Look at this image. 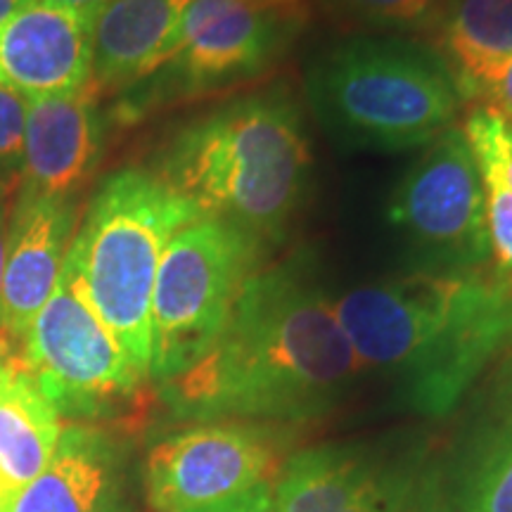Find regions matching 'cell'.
Listing matches in <instances>:
<instances>
[{"label": "cell", "mask_w": 512, "mask_h": 512, "mask_svg": "<svg viewBox=\"0 0 512 512\" xmlns=\"http://www.w3.org/2000/svg\"><path fill=\"white\" fill-rule=\"evenodd\" d=\"M477 389L458 512H512V349Z\"/></svg>", "instance_id": "e0dca14e"}, {"label": "cell", "mask_w": 512, "mask_h": 512, "mask_svg": "<svg viewBox=\"0 0 512 512\" xmlns=\"http://www.w3.org/2000/svg\"><path fill=\"white\" fill-rule=\"evenodd\" d=\"M29 98L0 86V176H19L24 155V133H27Z\"/></svg>", "instance_id": "7402d4cb"}, {"label": "cell", "mask_w": 512, "mask_h": 512, "mask_svg": "<svg viewBox=\"0 0 512 512\" xmlns=\"http://www.w3.org/2000/svg\"><path fill=\"white\" fill-rule=\"evenodd\" d=\"M418 475L347 446H316L285 463L273 484L278 512H401Z\"/></svg>", "instance_id": "5bb4252c"}, {"label": "cell", "mask_w": 512, "mask_h": 512, "mask_svg": "<svg viewBox=\"0 0 512 512\" xmlns=\"http://www.w3.org/2000/svg\"><path fill=\"white\" fill-rule=\"evenodd\" d=\"M465 102L494 110L512 121V55L460 83Z\"/></svg>", "instance_id": "603a6c76"}, {"label": "cell", "mask_w": 512, "mask_h": 512, "mask_svg": "<svg viewBox=\"0 0 512 512\" xmlns=\"http://www.w3.org/2000/svg\"><path fill=\"white\" fill-rule=\"evenodd\" d=\"M31 0H0V24L8 22V19L15 15L24 8V5H29Z\"/></svg>", "instance_id": "f1b7e54d"}, {"label": "cell", "mask_w": 512, "mask_h": 512, "mask_svg": "<svg viewBox=\"0 0 512 512\" xmlns=\"http://www.w3.org/2000/svg\"><path fill=\"white\" fill-rule=\"evenodd\" d=\"M358 363L394 382L408 408L451 413L512 349V278L496 268L418 271L332 299Z\"/></svg>", "instance_id": "7a4b0ae2"}, {"label": "cell", "mask_w": 512, "mask_h": 512, "mask_svg": "<svg viewBox=\"0 0 512 512\" xmlns=\"http://www.w3.org/2000/svg\"><path fill=\"white\" fill-rule=\"evenodd\" d=\"M316 264L302 249L242 287L209 354L162 384L178 418L306 422L347 399L361 363Z\"/></svg>", "instance_id": "6da1fadb"}, {"label": "cell", "mask_w": 512, "mask_h": 512, "mask_svg": "<svg viewBox=\"0 0 512 512\" xmlns=\"http://www.w3.org/2000/svg\"><path fill=\"white\" fill-rule=\"evenodd\" d=\"M221 512H278L273 498V484H259L256 489L238 498V501L228 505V508H223Z\"/></svg>", "instance_id": "d4e9b609"}, {"label": "cell", "mask_w": 512, "mask_h": 512, "mask_svg": "<svg viewBox=\"0 0 512 512\" xmlns=\"http://www.w3.org/2000/svg\"><path fill=\"white\" fill-rule=\"evenodd\" d=\"M155 174L195 204L283 245L309 200L313 147L297 93L285 81L235 95L171 136Z\"/></svg>", "instance_id": "3957f363"}, {"label": "cell", "mask_w": 512, "mask_h": 512, "mask_svg": "<svg viewBox=\"0 0 512 512\" xmlns=\"http://www.w3.org/2000/svg\"><path fill=\"white\" fill-rule=\"evenodd\" d=\"M19 361L60 418L88 425L119 413L147 380L100 323L64 264L53 297L24 337Z\"/></svg>", "instance_id": "9c48e42d"}, {"label": "cell", "mask_w": 512, "mask_h": 512, "mask_svg": "<svg viewBox=\"0 0 512 512\" xmlns=\"http://www.w3.org/2000/svg\"><path fill=\"white\" fill-rule=\"evenodd\" d=\"M432 38L460 86L512 55V0H446Z\"/></svg>", "instance_id": "d6986e66"}, {"label": "cell", "mask_w": 512, "mask_h": 512, "mask_svg": "<svg viewBox=\"0 0 512 512\" xmlns=\"http://www.w3.org/2000/svg\"><path fill=\"white\" fill-rule=\"evenodd\" d=\"M446 0H311V5L358 34L434 36Z\"/></svg>", "instance_id": "ffe728a7"}, {"label": "cell", "mask_w": 512, "mask_h": 512, "mask_svg": "<svg viewBox=\"0 0 512 512\" xmlns=\"http://www.w3.org/2000/svg\"><path fill=\"white\" fill-rule=\"evenodd\" d=\"M95 17L29 3L0 24V86L48 98L91 83Z\"/></svg>", "instance_id": "4fadbf2b"}, {"label": "cell", "mask_w": 512, "mask_h": 512, "mask_svg": "<svg viewBox=\"0 0 512 512\" xmlns=\"http://www.w3.org/2000/svg\"><path fill=\"white\" fill-rule=\"evenodd\" d=\"M10 178L0 176V283H3L5 245H8V223H10Z\"/></svg>", "instance_id": "484cf974"}, {"label": "cell", "mask_w": 512, "mask_h": 512, "mask_svg": "<svg viewBox=\"0 0 512 512\" xmlns=\"http://www.w3.org/2000/svg\"><path fill=\"white\" fill-rule=\"evenodd\" d=\"M117 512H133V510H126V508H119Z\"/></svg>", "instance_id": "f546056e"}, {"label": "cell", "mask_w": 512, "mask_h": 512, "mask_svg": "<svg viewBox=\"0 0 512 512\" xmlns=\"http://www.w3.org/2000/svg\"><path fill=\"white\" fill-rule=\"evenodd\" d=\"M74 226V200L17 190L0 283V339H5L17 356L31 323L53 297Z\"/></svg>", "instance_id": "8fae6325"}, {"label": "cell", "mask_w": 512, "mask_h": 512, "mask_svg": "<svg viewBox=\"0 0 512 512\" xmlns=\"http://www.w3.org/2000/svg\"><path fill=\"white\" fill-rule=\"evenodd\" d=\"M271 256L233 223L200 216L164 249L150 313V377L166 384L202 361L226 328L242 287Z\"/></svg>", "instance_id": "8992f818"}, {"label": "cell", "mask_w": 512, "mask_h": 512, "mask_svg": "<svg viewBox=\"0 0 512 512\" xmlns=\"http://www.w3.org/2000/svg\"><path fill=\"white\" fill-rule=\"evenodd\" d=\"M17 358H19L17 351L12 349L5 339H0V389H3L5 380H8L10 370H12V366H15Z\"/></svg>", "instance_id": "83f0119b"}, {"label": "cell", "mask_w": 512, "mask_h": 512, "mask_svg": "<svg viewBox=\"0 0 512 512\" xmlns=\"http://www.w3.org/2000/svg\"><path fill=\"white\" fill-rule=\"evenodd\" d=\"M31 3H46V5H55V8L74 10V12H81V15L95 17L107 3H110V0H31Z\"/></svg>", "instance_id": "4316f807"}, {"label": "cell", "mask_w": 512, "mask_h": 512, "mask_svg": "<svg viewBox=\"0 0 512 512\" xmlns=\"http://www.w3.org/2000/svg\"><path fill=\"white\" fill-rule=\"evenodd\" d=\"M117 448L88 422H67L46 470L3 512H117Z\"/></svg>", "instance_id": "2e32d148"}, {"label": "cell", "mask_w": 512, "mask_h": 512, "mask_svg": "<svg viewBox=\"0 0 512 512\" xmlns=\"http://www.w3.org/2000/svg\"><path fill=\"white\" fill-rule=\"evenodd\" d=\"M460 128H463L467 143L484 147L494 157L505 183L512 188V121L494 110L475 105L467 112Z\"/></svg>", "instance_id": "44dd1931"}, {"label": "cell", "mask_w": 512, "mask_h": 512, "mask_svg": "<svg viewBox=\"0 0 512 512\" xmlns=\"http://www.w3.org/2000/svg\"><path fill=\"white\" fill-rule=\"evenodd\" d=\"M387 216L418 271L472 273L494 264L482 176L460 126L425 145L389 197Z\"/></svg>", "instance_id": "ba28073f"}, {"label": "cell", "mask_w": 512, "mask_h": 512, "mask_svg": "<svg viewBox=\"0 0 512 512\" xmlns=\"http://www.w3.org/2000/svg\"><path fill=\"white\" fill-rule=\"evenodd\" d=\"M313 119L344 150H418L458 126L465 98L432 43L354 34L323 48L304 74Z\"/></svg>", "instance_id": "277c9868"}, {"label": "cell", "mask_w": 512, "mask_h": 512, "mask_svg": "<svg viewBox=\"0 0 512 512\" xmlns=\"http://www.w3.org/2000/svg\"><path fill=\"white\" fill-rule=\"evenodd\" d=\"M275 446L264 425L200 422L152 448L145 463L155 512H221L271 482Z\"/></svg>", "instance_id": "30bf717a"}, {"label": "cell", "mask_w": 512, "mask_h": 512, "mask_svg": "<svg viewBox=\"0 0 512 512\" xmlns=\"http://www.w3.org/2000/svg\"><path fill=\"white\" fill-rule=\"evenodd\" d=\"M195 0H110L95 15L91 86L131 91L162 69Z\"/></svg>", "instance_id": "9a60e30c"}, {"label": "cell", "mask_w": 512, "mask_h": 512, "mask_svg": "<svg viewBox=\"0 0 512 512\" xmlns=\"http://www.w3.org/2000/svg\"><path fill=\"white\" fill-rule=\"evenodd\" d=\"M60 432L62 418L17 358L0 389V512L46 470Z\"/></svg>", "instance_id": "ac0fdd59"}, {"label": "cell", "mask_w": 512, "mask_h": 512, "mask_svg": "<svg viewBox=\"0 0 512 512\" xmlns=\"http://www.w3.org/2000/svg\"><path fill=\"white\" fill-rule=\"evenodd\" d=\"M98 91H79L29 100L19 190L74 200L91 181L105 147V121Z\"/></svg>", "instance_id": "7c38bea8"}, {"label": "cell", "mask_w": 512, "mask_h": 512, "mask_svg": "<svg viewBox=\"0 0 512 512\" xmlns=\"http://www.w3.org/2000/svg\"><path fill=\"white\" fill-rule=\"evenodd\" d=\"M200 216L155 171H117L93 195L64 256V271L143 377H150L152 292L164 249Z\"/></svg>", "instance_id": "5b68a950"}, {"label": "cell", "mask_w": 512, "mask_h": 512, "mask_svg": "<svg viewBox=\"0 0 512 512\" xmlns=\"http://www.w3.org/2000/svg\"><path fill=\"white\" fill-rule=\"evenodd\" d=\"M309 19L311 0H195L169 62L133 86L140 98H128L124 110L136 114L162 100L200 98L264 79L292 53Z\"/></svg>", "instance_id": "52a82bcc"}, {"label": "cell", "mask_w": 512, "mask_h": 512, "mask_svg": "<svg viewBox=\"0 0 512 512\" xmlns=\"http://www.w3.org/2000/svg\"><path fill=\"white\" fill-rule=\"evenodd\" d=\"M401 512H444L441 510V489L437 477L422 479V475H418V482H415Z\"/></svg>", "instance_id": "cb8c5ba5"}]
</instances>
